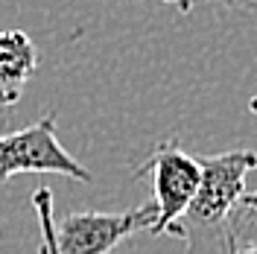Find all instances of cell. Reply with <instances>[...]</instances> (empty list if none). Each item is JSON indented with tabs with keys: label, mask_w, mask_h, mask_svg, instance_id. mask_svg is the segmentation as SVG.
Here are the masks:
<instances>
[{
	"label": "cell",
	"mask_w": 257,
	"mask_h": 254,
	"mask_svg": "<svg viewBox=\"0 0 257 254\" xmlns=\"http://www.w3.org/2000/svg\"><path fill=\"white\" fill-rule=\"evenodd\" d=\"M158 216L155 202L120 213H102V210H76L67 213L59 222H53L56 231V248L59 254H108L120 242L138 231H149Z\"/></svg>",
	"instance_id": "277c9868"
},
{
	"label": "cell",
	"mask_w": 257,
	"mask_h": 254,
	"mask_svg": "<svg viewBox=\"0 0 257 254\" xmlns=\"http://www.w3.org/2000/svg\"><path fill=\"white\" fill-rule=\"evenodd\" d=\"M32 207H35V216H38V228H41V254H59L56 248V231H53V193L50 187H38L32 193Z\"/></svg>",
	"instance_id": "8992f818"
},
{
	"label": "cell",
	"mask_w": 257,
	"mask_h": 254,
	"mask_svg": "<svg viewBox=\"0 0 257 254\" xmlns=\"http://www.w3.org/2000/svg\"><path fill=\"white\" fill-rule=\"evenodd\" d=\"M27 173H56L85 184L94 181V175L59 143L53 111L27 129L0 135V184Z\"/></svg>",
	"instance_id": "3957f363"
},
{
	"label": "cell",
	"mask_w": 257,
	"mask_h": 254,
	"mask_svg": "<svg viewBox=\"0 0 257 254\" xmlns=\"http://www.w3.org/2000/svg\"><path fill=\"white\" fill-rule=\"evenodd\" d=\"M248 111L257 114V96H251V99H248Z\"/></svg>",
	"instance_id": "30bf717a"
},
{
	"label": "cell",
	"mask_w": 257,
	"mask_h": 254,
	"mask_svg": "<svg viewBox=\"0 0 257 254\" xmlns=\"http://www.w3.org/2000/svg\"><path fill=\"white\" fill-rule=\"evenodd\" d=\"M38 67V50L21 30L0 32V108H12Z\"/></svg>",
	"instance_id": "5b68a950"
},
{
	"label": "cell",
	"mask_w": 257,
	"mask_h": 254,
	"mask_svg": "<svg viewBox=\"0 0 257 254\" xmlns=\"http://www.w3.org/2000/svg\"><path fill=\"white\" fill-rule=\"evenodd\" d=\"M225 6H234V9H245V12H257V0H219Z\"/></svg>",
	"instance_id": "ba28073f"
},
{
	"label": "cell",
	"mask_w": 257,
	"mask_h": 254,
	"mask_svg": "<svg viewBox=\"0 0 257 254\" xmlns=\"http://www.w3.org/2000/svg\"><path fill=\"white\" fill-rule=\"evenodd\" d=\"M199 158H193L190 152H184L176 141H164L152 149V155L135 170V178H149L152 193H155V207L158 216L149 228V234H173L176 237V225L181 213L187 210L190 199L196 196L199 187Z\"/></svg>",
	"instance_id": "7a4b0ae2"
},
{
	"label": "cell",
	"mask_w": 257,
	"mask_h": 254,
	"mask_svg": "<svg viewBox=\"0 0 257 254\" xmlns=\"http://www.w3.org/2000/svg\"><path fill=\"white\" fill-rule=\"evenodd\" d=\"M237 216L245 225V231L251 234L248 239L234 237L231 239V248L228 254H257V193H245L237 205Z\"/></svg>",
	"instance_id": "52a82bcc"
},
{
	"label": "cell",
	"mask_w": 257,
	"mask_h": 254,
	"mask_svg": "<svg viewBox=\"0 0 257 254\" xmlns=\"http://www.w3.org/2000/svg\"><path fill=\"white\" fill-rule=\"evenodd\" d=\"M199 167V187L178 219L176 237L187 242V254H228L231 219L245 196V178L257 170V152L231 149L202 155Z\"/></svg>",
	"instance_id": "6da1fadb"
},
{
	"label": "cell",
	"mask_w": 257,
	"mask_h": 254,
	"mask_svg": "<svg viewBox=\"0 0 257 254\" xmlns=\"http://www.w3.org/2000/svg\"><path fill=\"white\" fill-rule=\"evenodd\" d=\"M161 3H170V6H176L178 12H184V15H190V12H193V0H161Z\"/></svg>",
	"instance_id": "9c48e42d"
}]
</instances>
